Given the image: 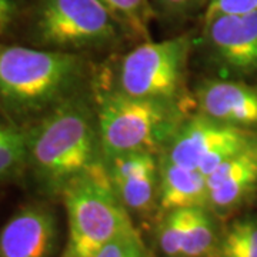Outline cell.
Here are the masks:
<instances>
[{"label": "cell", "instance_id": "16", "mask_svg": "<svg viewBox=\"0 0 257 257\" xmlns=\"http://www.w3.org/2000/svg\"><path fill=\"white\" fill-rule=\"evenodd\" d=\"M219 257H257V219L233 223L221 239Z\"/></svg>", "mask_w": 257, "mask_h": 257}, {"label": "cell", "instance_id": "4", "mask_svg": "<svg viewBox=\"0 0 257 257\" xmlns=\"http://www.w3.org/2000/svg\"><path fill=\"white\" fill-rule=\"evenodd\" d=\"M96 119L104 159L133 152L155 153L182 124L176 103L136 97L119 89L101 94Z\"/></svg>", "mask_w": 257, "mask_h": 257}, {"label": "cell", "instance_id": "7", "mask_svg": "<svg viewBox=\"0 0 257 257\" xmlns=\"http://www.w3.org/2000/svg\"><path fill=\"white\" fill-rule=\"evenodd\" d=\"M253 143L256 142L246 128L221 124L199 114L179 126L169 142L166 159L197 169L207 177Z\"/></svg>", "mask_w": 257, "mask_h": 257}, {"label": "cell", "instance_id": "20", "mask_svg": "<svg viewBox=\"0 0 257 257\" xmlns=\"http://www.w3.org/2000/svg\"><path fill=\"white\" fill-rule=\"evenodd\" d=\"M257 10V0H209L206 20L221 15H246Z\"/></svg>", "mask_w": 257, "mask_h": 257}, {"label": "cell", "instance_id": "21", "mask_svg": "<svg viewBox=\"0 0 257 257\" xmlns=\"http://www.w3.org/2000/svg\"><path fill=\"white\" fill-rule=\"evenodd\" d=\"M15 3L12 0H0V35L6 32L15 18Z\"/></svg>", "mask_w": 257, "mask_h": 257}, {"label": "cell", "instance_id": "13", "mask_svg": "<svg viewBox=\"0 0 257 257\" xmlns=\"http://www.w3.org/2000/svg\"><path fill=\"white\" fill-rule=\"evenodd\" d=\"M219 250L220 241L207 207L186 209L183 257H214Z\"/></svg>", "mask_w": 257, "mask_h": 257}, {"label": "cell", "instance_id": "1", "mask_svg": "<svg viewBox=\"0 0 257 257\" xmlns=\"http://www.w3.org/2000/svg\"><path fill=\"white\" fill-rule=\"evenodd\" d=\"M28 143L33 176L46 190L60 193L64 184L100 162L96 111L72 96L28 128Z\"/></svg>", "mask_w": 257, "mask_h": 257}, {"label": "cell", "instance_id": "22", "mask_svg": "<svg viewBox=\"0 0 257 257\" xmlns=\"http://www.w3.org/2000/svg\"><path fill=\"white\" fill-rule=\"evenodd\" d=\"M169 12H182L184 10L193 0H159Z\"/></svg>", "mask_w": 257, "mask_h": 257}, {"label": "cell", "instance_id": "18", "mask_svg": "<svg viewBox=\"0 0 257 257\" xmlns=\"http://www.w3.org/2000/svg\"><path fill=\"white\" fill-rule=\"evenodd\" d=\"M110 10L117 22L135 30L138 35L146 33L149 20V3L147 0H100Z\"/></svg>", "mask_w": 257, "mask_h": 257}, {"label": "cell", "instance_id": "3", "mask_svg": "<svg viewBox=\"0 0 257 257\" xmlns=\"http://www.w3.org/2000/svg\"><path fill=\"white\" fill-rule=\"evenodd\" d=\"M60 194L69 223L62 257H93L113 240L139 233L101 160L64 184Z\"/></svg>", "mask_w": 257, "mask_h": 257}, {"label": "cell", "instance_id": "23", "mask_svg": "<svg viewBox=\"0 0 257 257\" xmlns=\"http://www.w3.org/2000/svg\"><path fill=\"white\" fill-rule=\"evenodd\" d=\"M15 123H9V121H5L2 114H0V142L3 140V138L9 133V130L13 127Z\"/></svg>", "mask_w": 257, "mask_h": 257}, {"label": "cell", "instance_id": "17", "mask_svg": "<svg viewBox=\"0 0 257 257\" xmlns=\"http://www.w3.org/2000/svg\"><path fill=\"white\" fill-rule=\"evenodd\" d=\"M186 209L165 211L157 227V244L166 257H183Z\"/></svg>", "mask_w": 257, "mask_h": 257}, {"label": "cell", "instance_id": "10", "mask_svg": "<svg viewBox=\"0 0 257 257\" xmlns=\"http://www.w3.org/2000/svg\"><path fill=\"white\" fill-rule=\"evenodd\" d=\"M200 114L233 127H257V87L237 80H204L197 90Z\"/></svg>", "mask_w": 257, "mask_h": 257}, {"label": "cell", "instance_id": "8", "mask_svg": "<svg viewBox=\"0 0 257 257\" xmlns=\"http://www.w3.org/2000/svg\"><path fill=\"white\" fill-rule=\"evenodd\" d=\"M206 40L213 57L230 72H257V10L206 20Z\"/></svg>", "mask_w": 257, "mask_h": 257}, {"label": "cell", "instance_id": "9", "mask_svg": "<svg viewBox=\"0 0 257 257\" xmlns=\"http://www.w3.org/2000/svg\"><path fill=\"white\" fill-rule=\"evenodd\" d=\"M57 236L53 209L30 203L20 207L0 230V257H52Z\"/></svg>", "mask_w": 257, "mask_h": 257}, {"label": "cell", "instance_id": "14", "mask_svg": "<svg viewBox=\"0 0 257 257\" xmlns=\"http://www.w3.org/2000/svg\"><path fill=\"white\" fill-rule=\"evenodd\" d=\"M111 183L127 210L147 213L159 203V167Z\"/></svg>", "mask_w": 257, "mask_h": 257}, {"label": "cell", "instance_id": "11", "mask_svg": "<svg viewBox=\"0 0 257 257\" xmlns=\"http://www.w3.org/2000/svg\"><path fill=\"white\" fill-rule=\"evenodd\" d=\"M206 180L210 209L227 211L239 206L257 184V143L230 157Z\"/></svg>", "mask_w": 257, "mask_h": 257}, {"label": "cell", "instance_id": "2", "mask_svg": "<svg viewBox=\"0 0 257 257\" xmlns=\"http://www.w3.org/2000/svg\"><path fill=\"white\" fill-rule=\"evenodd\" d=\"M83 69L72 52L0 45V110L43 116L73 96Z\"/></svg>", "mask_w": 257, "mask_h": 257}, {"label": "cell", "instance_id": "12", "mask_svg": "<svg viewBox=\"0 0 257 257\" xmlns=\"http://www.w3.org/2000/svg\"><path fill=\"white\" fill-rule=\"evenodd\" d=\"M159 206L165 211L209 207L206 176L200 170L163 159L159 166Z\"/></svg>", "mask_w": 257, "mask_h": 257}, {"label": "cell", "instance_id": "6", "mask_svg": "<svg viewBox=\"0 0 257 257\" xmlns=\"http://www.w3.org/2000/svg\"><path fill=\"white\" fill-rule=\"evenodd\" d=\"M192 40L187 35L147 42L130 50L120 62V92L176 103L183 87Z\"/></svg>", "mask_w": 257, "mask_h": 257}, {"label": "cell", "instance_id": "15", "mask_svg": "<svg viewBox=\"0 0 257 257\" xmlns=\"http://www.w3.org/2000/svg\"><path fill=\"white\" fill-rule=\"evenodd\" d=\"M28 128L13 124L0 142V180L12 179L28 166Z\"/></svg>", "mask_w": 257, "mask_h": 257}, {"label": "cell", "instance_id": "5", "mask_svg": "<svg viewBox=\"0 0 257 257\" xmlns=\"http://www.w3.org/2000/svg\"><path fill=\"white\" fill-rule=\"evenodd\" d=\"M35 35L52 50L101 47L117 37V19L100 0H42Z\"/></svg>", "mask_w": 257, "mask_h": 257}, {"label": "cell", "instance_id": "19", "mask_svg": "<svg viewBox=\"0 0 257 257\" xmlns=\"http://www.w3.org/2000/svg\"><path fill=\"white\" fill-rule=\"evenodd\" d=\"M93 257H149L140 234L123 236L107 243Z\"/></svg>", "mask_w": 257, "mask_h": 257}]
</instances>
